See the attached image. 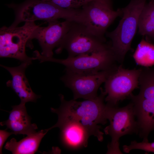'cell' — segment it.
I'll return each instance as SVG.
<instances>
[{"label": "cell", "mask_w": 154, "mask_h": 154, "mask_svg": "<svg viewBox=\"0 0 154 154\" xmlns=\"http://www.w3.org/2000/svg\"><path fill=\"white\" fill-rule=\"evenodd\" d=\"M100 90V94L95 98L82 101L74 99L66 100L60 94V106L58 108H51V111L58 115V119L80 124L90 136L94 135L102 142L104 133L100 130L102 127L99 124L104 125L107 123L110 106L104 103L106 93L102 88Z\"/></svg>", "instance_id": "cell-1"}, {"label": "cell", "mask_w": 154, "mask_h": 154, "mask_svg": "<svg viewBox=\"0 0 154 154\" xmlns=\"http://www.w3.org/2000/svg\"><path fill=\"white\" fill-rule=\"evenodd\" d=\"M147 0H131L122 8V15L116 28L106 33L111 40V48L117 62L122 64L138 29L139 17Z\"/></svg>", "instance_id": "cell-2"}, {"label": "cell", "mask_w": 154, "mask_h": 154, "mask_svg": "<svg viewBox=\"0 0 154 154\" xmlns=\"http://www.w3.org/2000/svg\"><path fill=\"white\" fill-rule=\"evenodd\" d=\"M7 5L15 12V19L10 26L12 27L18 26L22 22L37 20L45 21L48 23L60 19L73 20L80 9H64L42 0H25L21 3H11Z\"/></svg>", "instance_id": "cell-3"}, {"label": "cell", "mask_w": 154, "mask_h": 154, "mask_svg": "<svg viewBox=\"0 0 154 154\" xmlns=\"http://www.w3.org/2000/svg\"><path fill=\"white\" fill-rule=\"evenodd\" d=\"M122 13V8L114 10L112 0H92L80 9L73 21L82 24L95 36L106 42L104 36L107 29Z\"/></svg>", "instance_id": "cell-4"}, {"label": "cell", "mask_w": 154, "mask_h": 154, "mask_svg": "<svg viewBox=\"0 0 154 154\" xmlns=\"http://www.w3.org/2000/svg\"><path fill=\"white\" fill-rule=\"evenodd\" d=\"M111 46L105 49L64 59L47 57L38 53L36 59L40 63L48 61L62 64L65 70L79 73H94L107 70L116 66V61Z\"/></svg>", "instance_id": "cell-5"}, {"label": "cell", "mask_w": 154, "mask_h": 154, "mask_svg": "<svg viewBox=\"0 0 154 154\" xmlns=\"http://www.w3.org/2000/svg\"><path fill=\"white\" fill-rule=\"evenodd\" d=\"M110 105L108 117L110 124L104 130L105 134L111 138L107 145L106 154H123L119 149L120 138L124 135L138 133L133 105L131 102L122 107Z\"/></svg>", "instance_id": "cell-6"}, {"label": "cell", "mask_w": 154, "mask_h": 154, "mask_svg": "<svg viewBox=\"0 0 154 154\" xmlns=\"http://www.w3.org/2000/svg\"><path fill=\"white\" fill-rule=\"evenodd\" d=\"M110 45L94 35L82 24L71 21L68 30L55 52L60 54L65 49L68 57L71 58L101 50Z\"/></svg>", "instance_id": "cell-7"}, {"label": "cell", "mask_w": 154, "mask_h": 154, "mask_svg": "<svg viewBox=\"0 0 154 154\" xmlns=\"http://www.w3.org/2000/svg\"><path fill=\"white\" fill-rule=\"evenodd\" d=\"M38 26L35 22H28L19 27H2L0 29V57L15 58L31 64L33 57L27 55L26 47Z\"/></svg>", "instance_id": "cell-8"}, {"label": "cell", "mask_w": 154, "mask_h": 154, "mask_svg": "<svg viewBox=\"0 0 154 154\" xmlns=\"http://www.w3.org/2000/svg\"><path fill=\"white\" fill-rule=\"evenodd\" d=\"M140 71V68L128 69L121 64L118 65L104 82V90L107 93L105 100L107 103L117 106L120 101L129 98L139 87Z\"/></svg>", "instance_id": "cell-9"}, {"label": "cell", "mask_w": 154, "mask_h": 154, "mask_svg": "<svg viewBox=\"0 0 154 154\" xmlns=\"http://www.w3.org/2000/svg\"><path fill=\"white\" fill-rule=\"evenodd\" d=\"M117 66L94 73H79L65 70V74L60 79L65 86L72 91L73 99H92L98 96L97 92L100 86Z\"/></svg>", "instance_id": "cell-10"}, {"label": "cell", "mask_w": 154, "mask_h": 154, "mask_svg": "<svg viewBox=\"0 0 154 154\" xmlns=\"http://www.w3.org/2000/svg\"><path fill=\"white\" fill-rule=\"evenodd\" d=\"M70 22L56 20L48 22L46 27L39 25L33 32L30 41L37 39L41 48V54L47 57H52L53 49L60 43L68 30Z\"/></svg>", "instance_id": "cell-11"}, {"label": "cell", "mask_w": 154, "mask_h": 154, "mask_svg": "<svg viewBox=\"0 0 154 154\" xmlns=\"http://www.w3.org/2000/svg\"><path fill=\"white\" fill-rule=\"evenodd\" d=\"M129 98L133 105L138 135L143 139V141H149L148 135L154 130V99H145L132 93Z\"/></svg>", "instance_id": "cell-12"}, {"label": "cell", "mask_w": 154, "mask_h": 154, "mask_svg": "<svg viewBox=\"0 0 154 154\" xmlns=\"http://www.w3.org/2000/svg\"><path fill=\"white\" fill-rule=\"evenodd\" d=\"M60 129L61 142L65 147L77 149L86 147L90 135L86 129L77 122L58 119L57 122L51 127Z\"/></svg>", "instance_id": "cell-13"}, {"label": "cell", "mask_w": 154, "mask_h": 154, "mask_svg": "<svg viewBox=\"0 0 154 154\" xmlns=\"http://www.w3.org/2000/svg\"><path fill=\"white\" fill-rule=\"evenodd\" d=\"M30 64L22 62L19 66L15 67H8L0 65L10 74L12 79L6 82L20 99L21 103L25 104L29 102H35L40 96L33 91L25 75V70Z\"/></svg>", "instance_id": "cell-14"}, {"label": "cell", "mask_w": 154, "mask_h": 154, "mask_svg": "<svg viewBox=\"0 0 154 154\" xmlns=\"http://www.w3.org/2000/svg\"><path fill=\"white\" fill-rule=\"evenodd\" d=\"M12 107L8 119L1 122L0 125L6 126L7 129H10L15 135H28L36 132L37 127L36 124L31 123V117L27 114L25 104L20 103Z\"/></svg>", "instance_id": "cell-15"}, {"label": "cell", "mask_w": 154, "mask_h": 154, "mask_svg": "<svg viewBox=\"0 0 154 154\" xmlns=\"http://www.w3.org/2000/svg\"><path fill=\"white\" fill-rule=\"evenodd\" d=\"M49 130V128L41 130L18 141L12 138L6 143L4 148L13 154H34L37 151L42 139Z\"/></svg>", "instance_id": "cell-16"}, {"label": "cell", "mask_w": 154, "mask_h": 154, "mask_svg": "<svg viewBox=\"0 0 154 154\" xmlns=\"http://www.w3.org/2000/svg\"><path fill=\"white\" fill-rule=\"evenodd\" d=\"M139 33L154 40V4L146 2L140 14L138 22Z\"/></svg>", "instance_id": "cell-17"}, {"label": "cell", "mask_w": 154, "mask_h": 154, "mask_svg": "<svg viewBox=\"0 0 154 154\" xmlns=\"http://www.w3.org/2000/svg\"><path fill=\"white\" fill-rule=\"evenodd\" d=\"M138 79L139 92L137 95L145 99H154V66L140 68Z\"/></svg>", "instance_id": "cell-18"}, {"label": "cell", "mask_w": 154, "mask_h": 154, "mask_svg": "<svg viewBox=\"0 0 154 154\" xmlns=\"http://www.w3.org/2000/svg\"><path fill=\"white\" fill-rule=\"evenodd\" d=\"M137 64L143 67L154 66V44L143 39L133 55Z\"/></svg>", "instance_id": "cell-19"}, {"label": "cell", "mask_w": 154, "mask_h": 154, "mask_svg": "<svg viewBox=\"0 0 154 154\" xmlns=\"http://www.w3.org/2000/svg\"><path fill=\"white\" fill-rule=\"evenodd\" d=\"M52 3L61 8L67 9H78L92 0H42Z\"/></svg>", "instance_id": "cell-20"}, {"label": "cell", "mask_w": 154, "mask_h": 154, "mask_svg": "<svg viewBox=\"0 0 154 154\" xmlns=\"http://www.w3.org/2000/svg\"><path fill=\"white\" fill-rule=\"evenodd\" d=\"M139 149L148 152L154 153V142L143 141L138 142L135 140L132 141L128 145H124L123 146V150L124 153H128L133 149Z\"/></svg>", "instance_id": "cell-21"}, {"label": "cell", "mask_w": 154, "mask_h": 154, "mask_svg": "<svg viewBox=\"0 0 154 154\" xmlns=\"http://www.w3.org/2000/svg\"><path fill=\"white\" fill-rule=\"evenodd\" d=\"M6 130H0V153L2 154V149L3 145L7 139L11 135L14 134L12 132L7 131Z\"/></svg>", "instance_id": "cell-22"}, {"label": "cell", "mask_w": 154, "mask_h": 154, "mask_svg": "<svg viewBox=\"0 0 154 154\" xmlns=\"http://www.w3.org/2000/svg\"><path fill=\"white\" fill-rule=\"evenodd\" d=\"M153 2V3L154 4V0H151Z\"/></svg>", "instance_id": "cell-23"}]
</instances>
